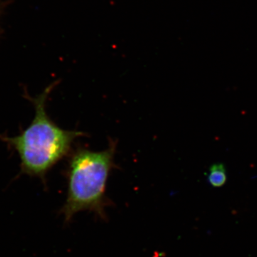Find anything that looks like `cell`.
Wrapping results in <instances>:
<instances>
[{"label":"cell","instance_id":"obj_3","mask_svg":"<svg viewBox=\"0 0 257 257\" xmlns=\"http://www.w3.org/2000/svg\"><path fill=\"white\" fill-rule=\"evenodd\" d=\"M209 183L213 187H221L227 180L226 170L224 164L216 163L209 167L207 175Z\"/></svg>","mask_w":257,"mask_h":257},{"label":"cell","instance_id":"obj_1","mask_svg":"<svg viewBox=\"0 0 257 257\" xmlns=\"http://www.w3.org/2000/svg\"><path fill=\"white\" fill-rule=\"evenodd\" d=\"M57 84L52 83L35 97L28 96L35 114L28 127L18 136H0L18 154L22 172L42 179L54 166L71 154L75 140L87 135L60 127L47 114V99Z\"/></svg>","mask_w":257,"mask_h":257},{"label":"cell","instance_id":"obj_2","mask_svg":"<svg viewBox=\"0 0 257 257\" xmlns=\"http://www.w3.org/2000/svg\"><path fill=\"white\" fill-rule=\"evenodd\" d=\"M116 143L110 140L106 150L94 152L79 147L71 152L68 162V194L63 208L69 220L78 211H100L106 182L115 167Z\"/></svg>","mask_w":257,"mask_h":257}]
</instances>
